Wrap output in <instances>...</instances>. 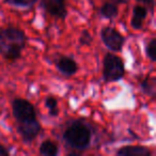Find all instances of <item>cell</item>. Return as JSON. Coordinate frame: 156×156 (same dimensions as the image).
<instances>
[{
	"mask_svg": "<svg viewBox=\"0 0 156 156\" xmlns=\"http://www.w3.org/2000/svg\"><path fill=\"white\" fill-rule=\"evenodd\" d=\"M27 45V34L22 28L7 26L0 28V55L9 62L20 59Z\"/></svg>",
	"mask_w": 156,
	"mask_h": 156,
	"instance_id": "obj_1",
	"label": "cell"
},
{
	"mask_svg": "<svg viewBox=\"0 0 156 156\" xmlns=\"http://www.w3.org/2000/svg\"><path fill=\"white\" fill-rule=\"evenodd\" d=\"M93 133L90 125L83 120H74L65 127L62 138L69 147L74 150L71 154H80L90 147Z\"/></svg>",
	"mask_w": 156,
	"mask_h": 156,
	"instance_id": "obj_2",
	"label": "cell"
},
{
	"mask_svg": "<svg viewBox=\"0 0 156 156\" xmlns=\"http://www.w3.org/2000/svg\"><path fill=\"white\" fill-rule=\"evenodd\" d=\"M103 80L106 83L121 81L125 76V63L117 54L107 52L103 59Z\"/></svg>",
	"mask_w": 156,
	"mask_h": 156,
	"instance_id": "obj_3",
	"label": "cell"
},
{
	"mask_svg": "<svg viewBox=\"0 0 156 156\" xmlns=\"http://www.w3.org/2000/svg\"><path fill=\"white\" fill-rule=\"evenodd\" d=\"M101 40L103 44L112 52L122 51L126 39L118 29L112 26H105L101 29Z\"/></svg>",
	"mask_w": 156,
	"mask_h": 156,
	"instance_id": "obj_4",
	"label": "cell"
},
{
	"mask_svg": "<svg viewBox=\"0 0 156 156\" xmlns=\"http://www.w3.org/2000/svg\"><path fill=\"white\" fill-rule=\"evenodd\" d=\"M11 107L12 113L16 122H24L37 118V110L34 105L26 98H14L11 103Z\"/></svg>",
	"mask_w": 156,
	"mask_h": 156,
	"instance_id": "obj_5",
	"label": "cell"
},
{
	"mask_svg": "<svg viewBox=\"0 0 156 156\" xmlns=\"http://www.w3.org/2000/svg\"><path fill=\"white\" fill-rule=\"evenodd\" d=\"M16 126L18 134L20 135L23 141L26 143L33 142L42 130V126L37 118L24 122H16Z\"/></svg>",
	"mask_w": 156,
	"mask_h": 156,
	"instance_id": "obj_6",
	"label": "cell"
},
{
	"mask_svg": "<svg viewBox=\"0 0 156 156\" xmlns=\"http://www.w3.org/2000/svg\"><path fill=\"white\" fill-rule=\"evenodd\" d=\"M41 7L50 16L64 20L69 15L67 0H41Z\"/></svg>",
	"mask_w": 156,
	"mask_h": 156,
	"instance_id": "obj_7",
	"label": "cell"
},
{
	"mask_svg": "<svg viewBox=\"0 0 156 156\" xmlns=\"http://www.w3.org/2000/svg\"><path fill=\"white\" fill-rule=\"evenodd\" d=\"M55 66H56V69L61 74L69 76V77L76 75L78 73V71H79L78 63L72 57L63 56V55L62 56H59L55 60Z\"/></svg>",
	"mask_w": 156,
	"mask_h": 156,
	"instance_id": "obj_8",
	"label": "cell"
},
{
	"mask_svg": "<svg viewBox=\"0 0 156 156\" xmlns=\"http://www.w3.org/2000/svg\"><path fill=\"white\" fill-rule=\"evenodd\" d=\"M118 156H152L153 152L144 145H124L117 150Z\"/></svg>",
	"mask_w": 156,
	"mask_h": 156,
	"instance_id": "obj_9",
	"label": "cell"
},
{
	"mask_svg": "<svg viewBox=\"0 0 156 156\" xmlns=\"http://www.w3.org/2000/svg\"><path fill=\"white\" fill-rule=\"evenodd\" d=\"M147 16V9L144 5L137 3L133 8V15L130 20V26L134 30H141L143 28V24Z\"/></svg>",
	"mask_w": 156,
	"mask_h": 156,
	"instance_id": "obj_10",
	"label": "cell"
},
{
	"mask_svg": "<svg viewBox=\"0 0 156 156\" xmlns=\"http://www.w3.org/2000/svg\"><path fill=\"white\" fill-rule=\"evenodd\" d=\"M140 90L147 96L154 98L156 96V79L153 76H147L139 83Z\"/></svg>",
	"mask_w": 156,
	"mask_h": 156,
	"instance_id": "obj_11",
	"label": "cell"
},
{
	"mask_svg": "<svg viewBox=\"0 0 156 156\" xmlns=\"http://www.w3.org/2000/svg\"><path fill=\"white\" fill-rule=\"evenodd\" d=\"M100 14L102 15V17L106 18V20H113L119 15V7L117 3L106 1L101 7Z\"/></svg>",
	"mask_w": 156,
	"mask_h": 156,
	"instance_id": "obj_12",
	"label": "cell"
},
{
	"mask_svg": "<svg viewBox=\"0 0 156 156\" xmlns=\"http://www.w3.org/2000/svg\"><path fill=\"white\" fill-rule=\"evenodd\" d=\"M39 154L42 156H57L59 154V145L52 140H44L40 144Z\"/></svg>",
	"mask_w": 156,
	"mask_h": 156,
	"instance_id": "obj_13",
	"label": "cell"
},
{
	"mask_svg": "<svg viewBox=\"0 0 156 156\" xmlns=\"http://www.w3.org/2000/svg\"><path fill=\"white\" fill-rule=\"evenodd\" d=\"M44 104L45 107L48 109V115L51 118H56L60 113V108H59V103L58 100L55 98L54 95H48L44 100Z\"/></svg>",
	"mask_w": 156,
	"mask_h": 156,
	"instance_id": "obj_14",
	"label": "cell"
},
{
	"mask_svg": "<svg viewBox=\"0 0 156 156\" xmlns=\"http://www.w3.org/2000/svg\"><path fill=\"white\" fill-rule=\"evenodd\" d=\"M145 55L151 62H156V37H153L150 39L147 44L145 45Z\"/></svg>",
	"mask_w": 156,
	"mask_h": 156,
	"instance_id": "obj_15",
	"label": "cell"
},
{
	"mask_svg": "<svg viewBox=\"0 0 156 156\" xmlns=\"http://www.w3.org/2000/svg\"><path fill=\"white\" fill-rule=\"evenodd\" d=\"M8 5L18 9H29L35 5L37 0H5Z\"/></svg>",
	"mask_w": 156,
	"mask_h": 156,
	"instance_id": "obj_16",
	"label": "cell"
},
{
	"mask_svg": "<svg viewBox=\"0 0 156 156\" xmlns=\"http://www.w3.org/2000/svg\"><path fill=\"white\" fill-rule=\"evenodd\" d=\"M78 42H79V45L81 46H90L93 42V37L91 32L88 29H83L78 37Z\"/></svg>",
	"mask_w": 156,
	"mask_h": 156,
	"instance_id": "obj_17",
	"label": "cell"
},
{
	"mask_svg": "<svg viewBox=\"0 0 156 156\" xmlns=\"http://www.w3.org/2000/svg\"><path fill=\"white\" fill-rule=\"evenodd\" d=\"M137 2L140 5H144L147 9V11H150L152 14L154 13V9H155V0H136Z\"/></svg>",
	"mask_w": 156,
	"mask_h": 156,
	"instance_id": "obj_18",
	"label": "cell"
},
{
	"mask_svg": "<svg viewBox=\"0 0 156 156\" xmlns=\"http://www.w3.org/2000/svg\"><path fill=\"white\" fill-rule=\"evenodd\" d=\"M9 155H10V151L5 145L0 143V156H9Z\"/></svg>",
	"mask_w": 156,
	"mask_h": 156,
	"instance_id": "obj_19",
	"label": "cell"
},
{
	"mask_svg": "<svg viewBox=\"0 0 156 156\" xmlns=\"http://www.w3.org/2000/svg\"><path fill=\"white\" fill-rule=\"evenodd\" d=\"M108 1H111V2H115L117 5H121V3H126L127 0H108Z\"/></svg>",
	"mask_w": 156,
	"mask_h": 156,
	"instance_id": "obj_20",
	"label": "cell"
}]
</instances>
